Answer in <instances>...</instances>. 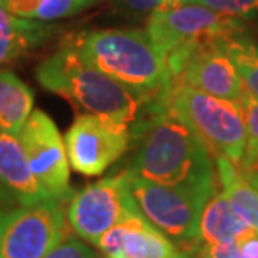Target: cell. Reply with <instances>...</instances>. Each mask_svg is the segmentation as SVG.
Segmentation results:
<instances>
[{
    "label": "cell",
    "mask_w": 258,
    "mask_h": 258,
    "mask_svg": "<svg viewBox=\"0 0 258 258\" xmlns=\"http://www.w3.org/2000/svg\"><path fill=\"white\" fill-rule=\"evenodd\" d=\"M144 112L146 119H138L131 131L138 146L126 169L129 176L213 195V153L206 143L166 104Z\"/></svg>",
    "instance_id": "obj_1"
},
{
    "label": "cell",
    "mask_w": 258,
    "mask_h": 258,
    "mask_svg": "<svg viewBox=\"0 0 258 258\" xmlns=\"http://www.w3.org/2000/svg\"><path fill=\"white\" fill-rule=\"evenodd\" d=\"M35 76L44 89L66 97L89 114L119 124H134L149 104L146 97L87 62L71 45L44 59Z\"/></svg>",
    "instance_id": "obj_2"
},
{
    "label": "cell",
    "mask_w": 258,
    "mask_h": 258,
    "mask_svg": "<svg viewBox=\"0 0 258 258\" xmlns=\"http://www.w3.org/2000/svg\"><path fill=\"white\" fill-rule=\"evenodd\" d=\"M87 62L131 87L151 102L171 91V74L164 55L146 30L96 29L71 40Z\"/></svg>",
    "instance_id": "obj_3"
},
{
    "label": "cell",
    "mask_w": 258,
    "mask_h": 258,
    "mask_svg": "<svg viewBox=\"0 0 258 258\" xmlns=\"http://www.w3.org/2000/svg\"><path fill=\"white\" fill-rule=\"evenodd\" d=\"M168 111L188 124L210 151L238 164L245 153V119L238 102L215 97L188 86H171Z\"/></svg>",
    "instance_id": "obj_4"
},
{
    "label": "cell",
    "mask_w": 258,
    "mask_h": 258,
    "mask_svg": "<svg viewBox=\"0 0 258 258\" xmlns=\"http://www.w3.org/2000/svg\"><path fill=\"white\" fill-rule=\"evenodd\" d=\"M129 184L139 213L181 250L193 253L201 245L200 216L211 195L191 188L164 186L136 176H129Z\"/></svg>",
    "instance_id": "obj_5"
},
{
    "label": "cell",
    "mask_w": 258,
    "mask_h": 258,
    "mask_svg": "<svg viewBox=\"0 0 258 258\" xmlns=\"http://www.w3.org/2000/svg\"><path fill=\"white\" fill-rule=\"evenodd\" d=\"M146 34L166 59L173 50L246 34L245 20L200 4L159 9L146 20Z\"/></svg>",
    "instance_id": "obj_6"
},
{
    "label": "cell",
    "mask_w": 258,
    "mask_h": 258,
    "mask_svg": "<svg viewBox=\"0 0 258 258\" xmlns=\"http://www.w3.org/2000/svg\"><path fill=\"white\" fill-rule=\"evenodd\" d=\"M72 195L10 211L0 221V258H44L69 236L67 206Z\"/></svg>",
    "instance_id": "obj_7"
},
{
    "label": "cell",
    "mask_w": 258,
    "mask_h": 258,
    "mask_svg": "<svg viewBox=\"0 0 258 258\" xmlns=\"http://www.w3.org/2000/svg\"><path fill=\"white\" fill-rule=\"evenodd\" d=\"M139 213L126 171L102 178L72 195L67 206V223L79 238L96 245L104 233Z\"/></svg>",
    "instance_id": "obj_8"
},
{
    "label": "cell",
    "mask_w": 258,
    "mask_h": 258,
    "mask_svg": "<svg viewBox=\"0 0 258 258\" xmlns=\"http://www.w3.org/2000/svg\"><path fill=\"white\" fill-rule=\"evenodd\" d=\"M221 40L181 47L168 54L171 82L240 104L246 89L235 60L220 45Z\"/></svg>",
    "instance_id": "obj_9"
},
{
    "label": "cell",
    "mask_w": 258,
    "mask_h": 258,
    "mask_svg": "<svg viewBox=\"0 0 258 258\" xmlns=\"http://www.w3.org/2000/svg\"><path fill=\"white\" fill-rule=\"evenodd\" d=\"M131 141L129 126L89 112L77 116L64 136L71 166L84 176L104 173L127 151Z\"/></svg>",
    "instance_id": "obj_10"
},
{
    "label": "cell",
    "mask_w": 258,
    "mask_h": 258,
    "mask_svg": "<svg viewBox=\"0 0 258 258\" xmlns=\"http://www.w3.org/2000/svg\"><path fill=\"white\" fill-rule=\"evenodd\" d=\"M30 171L45 191L54 198L72 195L69 186V158L64 138L52 117L44 111H34L19 134Z\"/></svg>",
    "instance_id": "obj_11"
},
{
    "label": "cell",
    "mask_w": 258,
    "mask_h": 258,
    "mask_svg": "<svg viewBox=\"0 0 258 258\" xmlns=\"http://www.w3.org/2000/svg\"><path fill=\"white\" fill-rule=\"evenodd\" d=\"M109 258H193L166 235L153 226L141 213L127 216L124 221L104 233L96 243Z\"/></svg>",
    "instance_id": "obj_12"
},
{
    "label": "cell",
    "mask_w": 258,
    "mask_h": 258,
    "mask_svg": "<svg viewBox=\"0 0 258 258\" xmlns=\"http://www.w3.org/2000/svg\"><path fill=\"white\" fill-rule=\"evenodd\" d=\"M0 183L15 196L20 206L52 200L30 171L19 136L0 134Z\"/></svg>",
    "instance_id": "obj_13"
},
{
    "label": "cell",
    "mask_w": 258,
    "mask_h": 258,
    "mask_svg": "<svg viewBox=\"0 0 258 258\" xmlns=\"http://www.w3.org/2000/svg\"><path fill=\"white\" fill-rule=\"evenodd\" d=\"M55 25L22 19L0 4V67L25 57L55 34Z\"/></svg>",
    "instance_id": "obj_14"
},
{
    "label": "cell",
    "mask_w": 258,
    "mask_h": 258,
    "mask_svg": "<svg viewBox=\"0 0 258 258\" xmlns=\"http://www.w3.org/2000/svg\"><path fill=\"white\" fill-rule=\"evenodd\" d=\"M221 191L240 218L258 233V166L241 169L228 158L215 154Z\"/></svg>",
    "instance_id": "obj_15"
},
{
    "label": "cell",
    "mask_w": 258,
    "mask_h": 258,
    "mask_svg": "<svg viewBox=\"0 0 258 258\" xmlns=\"http://www.w3.org/2000/svg\"><path fill=\"white\" fill-rule=\"evenodd\" d=\"M223 191L213 193L200 216V243L205 246L228 243L251 233Z\"/></svg>",
    "instance_id": "obj_16"
},
{
    "label": "cell",
    "mask_w": 258,
    "mask_h": 258,
    "mask_svg": "<svg viewBox=\"0 0 258 258\" xmlns=\"http://www.w3.org/2000/svg\"><path fill=\"white\" fill-rule=\"evenodd\" d=\"M34 112V92L12 71L0 69V127L19 136Z\"/></svg>",
    "instance_id": "obj_17"
},
{
    "label": "cell",
    "mask_w": 258,
    "mask_h": 258,
    "mask_svg": "<svg viewBox=\"0 0 258 258\" xmlns=\"http://www.w3.org/2000/svg\"><path fill=\"white\" fill-rule=\"evenodd\" d=\"M97 2L99 0H0L10 14L40 22L72 17Z\"/></svg>",
    "instance_id": "obj_18"
},
{
    "label": "cell",
    "mask_w": 258,
    "mask_h": 258,
    "mask_svg": "<svg viewBox=\"0 0 258 258\" xmlns=\"http://www.w3.org/2000/svg\"><path fill=\"white\" fill-rule=\"evenodd\" d=\"M240 107L245 119V153L236 166L246 169L258 166V97L246 91L240 101Z\"/></svg>",
    "instance_id": "obj_19"
},
{
    "label": "cell",
    "mask_w": 258,
    "mask_h": 258,
    "mask_svg": "<svg viewBox=\"0 0 258 258\" xmlns=\"http://www.w3.org/2000/svg\"><path fill=\"white\" fill-rule=\"evenodd\" d=\"M200 255L203 258H258V233L251 231L228 243L200 245Z\"/></svg>",
    "instance_id": "obj_20"
},
{
    "label": "cell",
    "mask_w": 258,
    "mask_h": 258,
    "mask_svg": "<svg viewBox=\"0 0 258 258\" xmlns=\"http://www.w3.org/2000/svg\"><path fill=\"white\" fill-rule=\"evenodd\" d=\"M220 45L236 64H250L258 67V44L246 37V34L223 39Z\"/></svg>",
    "instance_id": "obj_21"
},
{
    "label": "cell",
    "mask_w": 258,
    "mask_h": 258,
    "mask_svg": "<svg viewBox=\"0 0 258 258\" xmlns=\"http://www.w3.org/2000/svg\"><path fill=\"white\" fill-rule=\"evenodd\" d=\"M121 12L133 17L151 15L159 9H173L184 4H191V0H112Z\"/></svg>",
    "instance_id": "obj_22"
},
{
    "label": "cell",
    "mask_w": 258,
    "mask_h": 258,
    "mask_svg": "<svg viewBox=\"0 0 258 258\" xmlns=\"http://www.w3.org/2000/svg\"><path fill=\"white\" fill-rule=\"evenodd\" d=\"M191 4L205 5L220 14L238 19H248L258 14V0H191Z\"/></svg>",
    "instance_id": "obj_23"
},
{
    "label": "cell",
    "mask_w": 258,
    "mask_h": 258,
    "mask_svg": "<svg viewBox=\"0 0 258 258\" xmlns=\"http://www.w3.org/2000/svg\"><path fill=\"white\" fill-rule=\"evenodd\" d=\"M44 258H97L94 250L74 236H66Z\"/></svg>",
    "instance_id": "obj_24"
},
{
    "label": "cell",
    "mask_w": 258,
    "mask_h": 258,
    "mask_svg": "<svg viewBox=\"0 0 258 258\" xmlns=\"http://www.w3.org/2000/svg\"><path fill=\"white\" fill-rule=\"evenodd\" d=\"M236 67H238V72L241 76V81H243V84H245V89L248 91L251 96L258 97V67L250 66V64H236Z\"/></svg>",
    "instance_id": "obj_25"
},
{
    "label": "cell",
    "mask_w": 258,
    "mask_h": 258,
    "mask_svg": "<svg viewBox=\"0 0 258 258\" xmlns=\"http://www.w3.org/2000/svg\"><path fill=\"white\" fill-rule=\"evenodd\" d=\"M17 206L20 205H19V201L15 200V196L0 183V221H2L10 211L17 208Z\"/></svg>",
    "instance_id": "obj_26"
},
{
    "label": "cell",
    "mask_w": 258,
    "mask_h": 258,
    "mask_svg": "<svg viewBox=\"0 0 258 258\" xmlns=\"http://www.w3.org/2000/svg\"><path fill=\"white\" fill-rule=\"evenodd\" d=\"M193 258H196V256H193ZM198 258H203V256H201V255H198Z\"/></svg>",
    "instance_id": "obj_27"
},
{
    "label": "cell",
    "mask_w": 258,
    "mask_h": 258,
    "mask_svg": "<svg viewBox=\"0 0 258 258\" xmlns=\"http://www.w3.org/2000/svg\"><path fill=\"white\" fill-rule=\"evenodd\" d=\"M0 134H2V127H0Z\"/></svg>",
    "instance_id": "obj_28"
}]
</instances>
